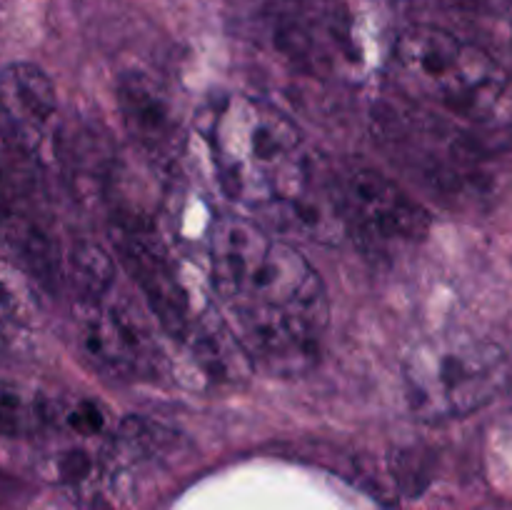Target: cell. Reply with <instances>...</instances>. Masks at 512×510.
I'll use <instances>...</instances> for the list:
<instances>
[{
  "instance_id": "6da1fadb",
  "label": "cell",
  "mask_w": 512,
  "mask_h": 510,
  "mask_svg": "<svg viewBox=\"0 0 512 510\" xmlns=\"http://www.w3.org/2000/svg\"><path fill=\"white\" fill-rule=\"evenodd\" d=\"M210 278L245 358L278 375L313 368L328 328V290L300 250L238 215L210 233Z\"/></svg>"
},
{
  "instance_id": "7a4b0ae2",
  "label": "cell",
  "mask_w": 512,
  "mask_h": 510,
  "mask_svg": "<svg viewBox=\"0 0 512 510\" xmlns=\"http://www.w3.org/2000/svg\"><path fill=\"white\" fill-rule=\"evenodd\" d=\"M203 133L230 198L285 215L308 233L328 228L325 205H338L333 178L323 183L315 175L298 128L280 110L248 95H228L210 105Z\"/></svg>"
},
{
  "instance_id": "3957f363",
  "label": "cell",
  "mask_w": 512,
  "mask_h": 510,
  "mask_svg": "<svg viewBox=\"0 0 512 510\" xmlns=\"http://www.w3.org/2000/svg\"><path fill=\"white\" fill-rule=\"evenodd\" d=\"M395 83L418 108L483 130L512 128V70L435 25H410L393 45Z\"/></svg>"
},
{
  "instance_id": "277c9868",
  "label": "cell",
  "mask_w": 512,
  "mask_h": 510,
  "mask_svg": "<svg viewBox=\"0 0 512 510\" xmlns=\"http://www.w3.org/2000/svg\"><path fill=\"white\" fill-rule=\"evenodd\" d=\"M373 130L390 163L440 200H473L493 185L490 153L443 115L418 105H380Z\"/></svg>"
},
{
  "instance_id": "5b68a950",
  "label": "cell",
  "mask_w": 512,
  "mask_h": 510,
  "mask_svg": "<svg viewBox=\"0 0 512 510\" xmlns=\"http://www.w3.org/2000/svg\"><path fill=\"white\" fill-rule=\"evenodd\" d=\"M508 373L505 350L493 340L435 335L405 355V403L423 423L465 418L503 393Z\"/></svg>"
},
{
  "instance_id": "8992f818",
  "label": "cell",
  "mask_w": 512,
  "mask_h": 510,
  "mask_svg": "<svg viewBox=\"0 0 512 510\" xmlns=\"http://www.w3.org/2000/svg\"><path fill=\"white\" fill-rule=\"evenodd\" d=\"M335 198L345 220L378 240L415 243L430 230V213L403 185L365 160H345L333 175Z\"/></svg>"
},
{
  "instance_id": "52a82bcc",
  "label": "cell",
  "mask_w": 512,
  "mask_h": 510,
  "mask_svg": "<svg viewBox=\"0 0 512 510\" xmlns=\"http://www.w3.org/2000/svg\"><path fill=\"white\" fill-rule=\"evenodd\" d=\"M113 245L120 263L133 275L135 285L143 290L145 303L153 310L158 323L173 338L183 343L190 330V305L183 285L175 278L168 255L160 250L153 230L130 213H118L113 218Z\"/></svg>"
},
{
  "instance_id": "ba28073f",
  "label": "cell",
  "mask_w": 512,
  "mask_h": 510,
  "mask_svg": "<svg viewBox=\"0 0 512 510\" xmlns=\"http://www.w3.org/2000/svg\"><path fill=\"white\" fill-rule=\"evenodd\" d=\"M78 330L85 353L103 370L123 378L153 373V343L133 310L100 300H78Z\"/></svg>"
},
{
  "instance_id": "9c48e42d",
  "label": "cell",
  "mask_w": 512,
  "mask_h": 510,
  "mask_svg": "<svg viewBox=\"0 0 512 510\" xmlns=\"http://www.w3.org/2000/svg\"><path fill=\"white\" fill-rule=\"evenodd\" d=\"M58 98L48 75L33 63L0 70V123L38 160V145L55 123Z\"/></svg>"
},
{
  "instance_id": "30bf717a",
  "label": "cell",
  "mask_w": 512,
  "mask_h": 510,
  "mask_svg": "<svg viewBox=\"0 0 512 510\" xmlns=\"http://www.w3.org/2000/svg\"><path fill=\"white\" fill-rule=\"evenodd\" d=\"M120 118L133 140H138L148 153H163L173 148L175 118L168 98L155 80L145 73L120 75L115 88Z\"/></svg>"
},
{
  "instance_id": "8fae6325",
  "label": "cell",
  "mask_w": 512,
  "mask_h": 510,
  "mask_svg": "<svg viewBox=\"0 0 512 510\" xmlns=\"http://www.w3.org/2000/svg\"><path fill=\"white\" fill-rule=\"evenodd\" d=\"M0 240L18 255L20 263L38 278L43 288L55 290L60 285V260L53 240L48 238L38 220L23 205V195L13 193L0 180Z\"/></svg>"
},
{
  "instance_id": "7c38bea8",
  "label": "cell",
  "mask_w": 512,
  "mask_h": 510,
  "mask_svg": "<svg viewBox=\"0 0 512 510\" xmlns=\"http://www.w3.org/2000/svg\"><path fill=\"white\" fill-rule=\"evenodd\" d=\"M68 265L80 300H100L110 295L115 263L103 245L93 243V240H75L68 255Z\"/></svg>"
},
{
  "instance_id": "4fadbf2b",
  "label": "cell",
  "mask_w": 512,
  "mask_h": 510,
  "mask_svg": "<svg viewBox=\"0 0 512 510\" xmlns=\"http://www.w3.org/2000/svg\"><path fill=\"white\" fill-rule=\"evenodd\" d=\"M48 423V408L40 398L20 385L0 380V435L28 438L40 433Z\"/></svg>"
},
{
  "instance_id": "5bb4252c",
  "label": "cell",
  "mask_w": 512,
  "mask_h": 510,
  "mask_svg": "<svg viewBox=\"0 0 512 510\" xmlns=\"http://www.w3.org/2000/svg\"><path fill=\"white\" fill-rule=\"evenodd\" d=\"M118 440L123 445H128L130 450H135V453L153 455V453H160L165 445L173 443V433L165 430L163 425L153 423V420L125 418L123 423H120Z\"/></svg>"
},
{
  "instance_id": "9a60e30c",
  "label": "cell",
  "mask_w": 512,
  "mask_h": 510,
  "mask_svg": "<svg viewBox=\"0 0 512 510\" xmlns=\"http://www.w3.org/2000/svg\"><path fill=\"white\" fill-rule=\"evenodd\" d=\"M25 338V320L18 300L0 280V345H18Z\"/></svg>"
},
{
  "instance_id": "2e32d148",
  "label": "cell",
  "mask_w": 512,
  "mask_h": 510,
  "mask_svg": "<svg viewBox=\"0 0 512 510\" xmlns=\"http://www.w3.org/2000/svg\"><path fill=\"white\" fill-rule=\"evenodd\" d=\"M68 425L75 433L95 435L103 430L105 415L103 410H100V405H95L93 400H80V403L68 413Z\"/></svg>"
},
{
  "instance_id": "e0dca14e",
  "label": "cell",
  "mask_w": 512,
  "mask_h": 510,
  "mask_svg": "<svg viewBox=\"0 0 512 510\" xmlns=\"http://www.w3.org/2000/svg\"><path fill=\"white\" fill-rule=\"evenodd\" d=\"M103 510H108V508H103Z\"/></svg>"
}]
</instances>
